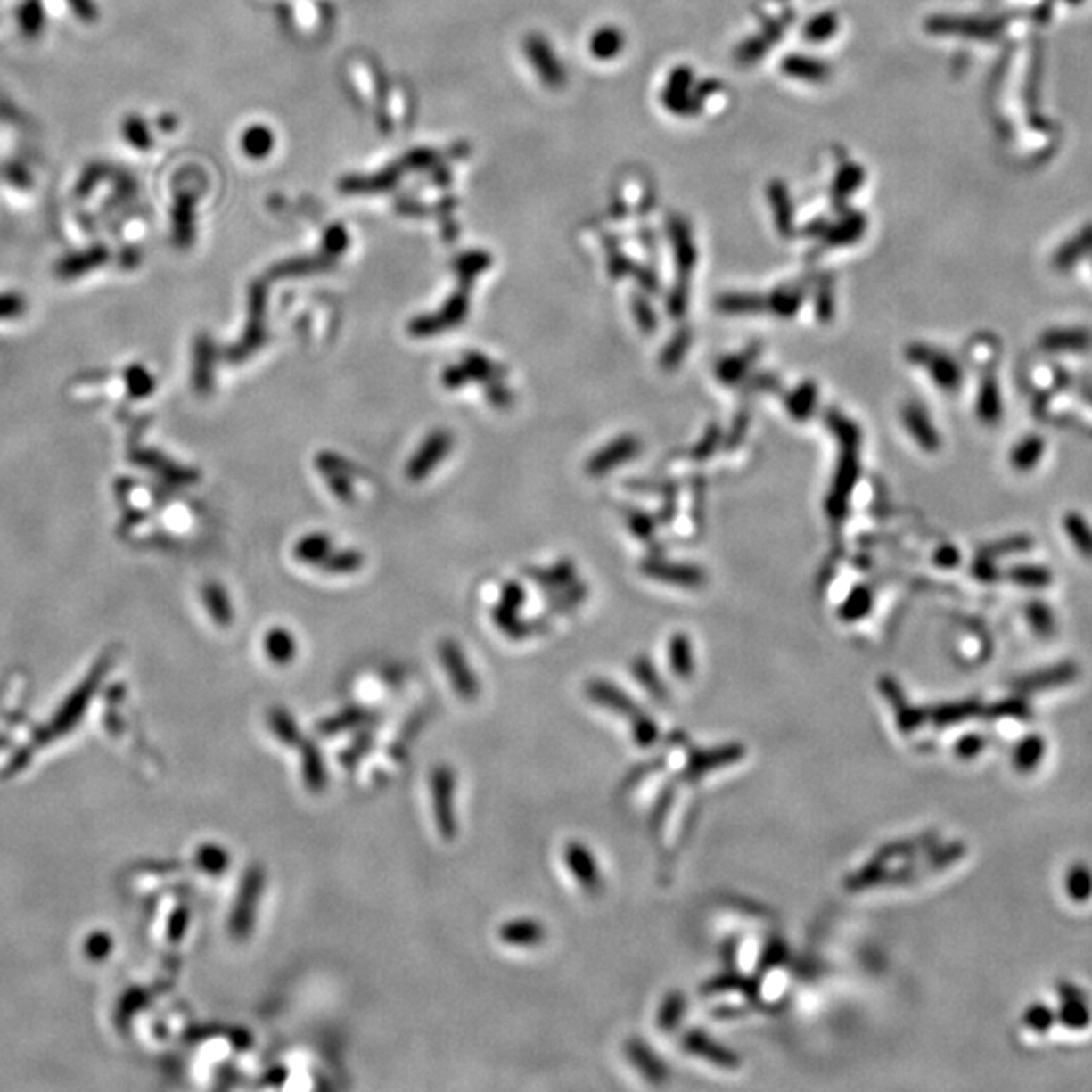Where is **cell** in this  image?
I'll return each mask as SVG.
<instances>
[{
	"label": "cell",
	"mask_w": 1092,
	"mask_h": 1092,
	"mask_svg": "<svg viewBox=\"0 0 1092 1092\" xmlns=\"http://www.w3.org/2000/svg\"><path fill=\"white\" fill-rule=\"evenodd\" d=\"M468 283H462V290L457 293H454L446 304L441 306L439 312L433 314H423L417 316V318H413L409 324H406V330H409V334L413 338H431V336H439L446 333V330H451L459 326L465 320V316L470 312V296H468Z\"/></svg>",
	"instance_id": "cell-1"
},
{
	"label": "cell",
	"mask_w": 1092,
	"mask_h": 1092,
	"mask_svg": "<svg viewBox=\"0 0 1092 1092\" xmlns=\"http://www.w3.org/2000/svg\"><path fill=\"white\" fill-rule=\"evenodd\" d=\"M266 310H267V290L263 283H253L250 291V322L241 341L233 344L227 350V358L231 363L250 358L251 354L261 350V346L267 341V324H266Z\"/></svg>",
	"instance_id": "cell-2"
},
{
	"label": "cell",
	"mask_w": 1092,
	"mask_h": 1092,
	"mask_svg": "<svg viewBox=\"0 0 1092 1092\" xmlns=\"http://www.w3.org/2000/svg\"><path fill=\"white\" fill-rule=\"evenodd\" d=\"M451 447H454V435L447 429H435L425 437V441L406 464V478L411 481H423L449 456Z\"/></svg>",
	"instance_id": "cell-3"
},
{
	"label": "cell",
	"mask_w": 1092,
	"mask_h": 1092,
	"mask_svg": "<svg viewBox=\"0 0 1092 1092\" xmlns=\"http://www.w3.org/2000/svg\"><path fill=\"white\" fill-rule=\"evenodd\" d=\"M439 658L457 694L465 700L476 698L480 694V682L459 644L454 639H443L439 644Z\"/></svg>",
	"instance_id": "cell-4"
},
{
	"label": "cell",
	"mask_w": 1092,
	"mask_h": 1092,
	"mask_svg": "<svg viewBox=\"0 0 1092 1092\" xmlns=\"http://www.w3.org/2000/svg\"><path fill=\"white\" fill-rule=\"evenodd\" d=\"M456 777L447 767H439L431 775V800L435 809V822L439 825L443 838L456 835Z\"/></svg>",
	"instance_id": "cell-5"
},
{
	"label": "cell",
	"mask_w": 1092,
	"mask_h": 1092,
	"mask_svg": "<svg viewBox=\"0 0 1092 1092\" xmlns=\"http://www.w3.org/2000/svg\"><path fill=\"white\" fill-rule=\"evenodd\" d=\"M637 451L639 441L636 437H621V439L609 443L607 447L597 451V454L589 459V464H587V472H589L591 476H601V473H607L609 470L628 462Z\"/></svg>",
	"instance_id": "cell-6"
},
{
	"label": "cell",
	"mask_w": 1092,
	"mask_h": 1092,
	"mask_svg": "<svg viewBox=\"0 0 1092 1092\" xmlns=\"http://www.w3.org/2000/svg\"><path fill=\"white\" fill-rule=\"evenodd\" d=\"M263 883H266V880H263L261 870H251L250 874H247L245 891H243L245 896H241L239 907L235 910V921H233V929H235V932H239V935H247L251 929L253 908L255 905H258V899L261 896Z\"/></svg>",
	"instance_id": "cell-7"
},
{
	"label": "cell",
	"mask_w": 1092,
	"mask_h": 1092,
	"mask_svg": "<svg viewBox=\"0 0 1092 1092\" xmlns=\"http://www.w3.org/2000/svg\"><path fill=\"white\" fill-rule=\"evenodd\" d=\"M564 860L569 862V868L575 874L579 884L591 892L597 891L601 884V874L597 872V866H595L589 850L581 846V843H569L567 852H564Z\"/></svg>",
	"instance_id": "cell-8"
},
{
	"label": "cell",
	"mask_w": 1092,
	"mask_h": 1092,
	"mask_svg": "<svg viewBox=\"0 0 1092 1092\" xmlns=\"http://www.w3.org/2000/svg\"><path fill=\"white\" fill-rule=\"evenodd\" d=\"M462 365L465 368V373H468L470 382H480V385H488V382L494 381H506L508 368L496 363L486 354H481L478 350H470L464 354Z\"/></svg>",
	"instance_id": "cell-9"
},
{
	"label": "cell",
	"mask_w": 1092,
	"mask_h": 1092,
	"mask_svg": "<svg viewBox=\"0 0 1092 1092\" xmlns=\"http://www.w3.org/2000/svg\"><path fill=\"white\" fill-rule=\"evenodd\" d=\"M500 939L506 945L514 947H537L545 940V926L530 918H516L500 929Z\"/></svg>",
	"instance_id": "cell-10"
},
{
	"label": "cell",
	"mask_w": 1092,
	"mask_h": 1092,
	"mask_svg": "<svg viewBox=\"0 0 1092 1092\" xmlns=\"http://www.w3.org/2000/svg\"><path fill=\"white\" fill-rule=\"evenodd\" d=\"M333 553V538L324 532H310L300 538L293 546V556L298 562L304 564H318Z\"/></svg>",
	"instance_id": "cell-11"
},
{
	"label": "cell",
	"mask_w": 1092,
	"mask_h": 1092,
	"mask_svg": "<svg viewBox=\"0 0 1092 1092\" xmlns=\"http://www.w3.org/2000/svg\"><path fill=\"white\" fill-rule=\"evenodd\" d=\"M263 647H266L267 658L274 661L277 666H285L290 664V661L296 658L298 645H296V637L293 634H290L285 628H274L269 629L266 634V642H263Z\"/></svg>",
	"instance_id": "cell-12"
},
{
	"label": "cell",
	"mask_w": 1092,
	"mask_h": 1092,
	"mask_svg": "<svg viewBox=\"0 0 1092 1092\" xmlns=\"http://www.w3.org/2000/svg\"><path fill=\"white\" fill-rule=\"evenodd\" d=\"M318 567L333 575H349L365 567V554L352 548H342V551H333L324 559Z\"/></svg>",
	"instance_id": "cell-13"
},
{
	"label": "cell",
	"mask_w": 1092,
	"mask_h": 1092,
	"mask_svg": "<svg viewBox=\"0 0 1092 1092\" xmlns=\"http://www.w3.org/2000/svg\"><path fill=\"white\" fill-rule=\"evenodd\" d=\"M529 577L545 589H559V587L571 585L572 577H575V567L569 561H561L551 569H530Z\"/></svg>",
	"instance_id": "cell-14"
},
{
	"label": "cell",
	"mask_w": 1092,
	"mask_h": 1092,
	"mask_svg": "<svg viewBox=\"0 0 1092 1092\" xmlns=\"http://www.w3.org/2000/svg\"><path fill=\"white\" fill-rule=\"evenodd\" d=\"M17 22L25 37H39L45 29V9L41 0H22L17 9Z\"/></svg>",
	"instance_id": "cell-15"
},
{
	"label": "cell",
	"mask_w": 1092,
	"mask_h": 1092,
	"mask_svg": "<svg viewBox=\"0 0 1092 1092\" xmlns=\"http://www.w3.org/2000/svg\"><path fill=\"white\" fill-rule=\"evenodd\" d=\"M241 148L250 158H266L274 148V135L263 126H253L241 135Z\"/></svg>",
	"instance_id": "cell-16"
},
{
	"label": "cell",
	"mask_w": 1092,
	"mask_h": 1092,
	"mask_svg": "<svg viewBox=\"0 0 1092 1092\" xmlns=\"http://www.w3.org/2000/svg\"><path fill=\"white\" fill-rule=\"evenodd\" d=\"M205 601L210 615L215 617L218 625H231L233 621V609H231V601L227 597V593L223 591V587L218 585H207L205 587Z\"/></svg>",
	"instance_id": "cell-17"
},
{
	"label": "cell",
	"mask_w": 1092,
	"mask_h": 1092,
	"mask_svg": "<svg viewBox=\"0 0 1092 1092\" xmlns=\"http://www.w3.org/2000/svg\"><path fill=\"white\" fill-rule=\"evenodd\" d=\"M302 771H304V779L312 791H320L324 789V783H326V771H324V763L320 759L318 749L314 747L312 743L306 744V752H304V763H302Z\"/></svg>",
	"instance_id": "cell-18"
},
{
	"label": "cell",
	"mask_w": 1092,
	"mask_h": 1092,
	"mask_svg": "<svg viewBox=\"0 0 1092 1092\" xmlns=\"http://www.w3.org/2000/svg\"><path fill=\"white\" fill-rule=\"evenodd\" d=\"M122 135L127 144L134 146L135 150H148L150 146H152V135H150L146 122L135 114L124 118Z\"/></svg>",
	"instance_id": "cell-19"
},
{
	"label": "cell",
	"mask_w": 1092,
	"mask_h": 1092,
	"mask_svg": "<svg viewBox=\"0 0 1092 1092\" xmlns=\"http://www.w3.org/2000/svg\"><path fill=\"white\" fill-rule=\"evenodd\" d=\"M330 261L320 259V258H302V259H291L285 261L282 266L274 267L271 271V275L274 277H285V275H304V274H316V271L328 269Z\"/></svg>",
	"instance_id": "cell-20"
},
{
	"label": "cell",
	"mask_w": 1092,
	"mask_h": 1092,
	"mask_svg": "<svg viewBox=\"0 0 1092 1092\" xmlns=\"http://www.w3.org/2000/svg\"><path fill=\"white\" fill-rule=\"evenodd\" d=\"M269 727H271V730H274V735L282 743L296 744L300 741V728H298L296 722H293V718L290 717V714L283 710V708H275V710H271V714H269Z\"/></svg>",
	"instance_id": "cell-21"
},
{
	"label": "cell",
	"mask_w": 1092,
	"mask_h": 1092,
	"mask_svg": "<svg viewBox=\"0 0 1092 1092\" xmlns=\"http://www.w3.org/2000/svg\"><path fill=\"white\" fill-rule=\"evenodd\" d=\"M686 1046H688L692 1052L704 1054V1056L712 1058L714 1062H718V1064H722V1066H736V1058L733 1056V1054L727 1052V1050H722V1048H717V1046H712L710 1042L706 1040L704 1036L690 1034L688 1040H686Z\"/></svg>",
	"instance_id": "cell-22"
},
{
	"label": "cell",
	"mask_w": 1092,
	"mask_h": 1092,
	"mask_svg": "<svg viewBox=\"0 0 1092 1092\" xmlns=\"http://www.w3.org/2000/svg\"><path fill=\"white\" fill-rule=\"evenodd\" d=\"M488 266H489V258L486 253H468V255H462V258H457L456 271L462 283L472 285L473 277L481 274L484 269H488Z\"/></svg>",
	"instance_id": "cell-23"
},
{
	"label": "cell",
	"mask_w": 1092,
	"mask_h": 1092,
	"mask_svg": "<svg viewBox=\"0 0 1092 1092\" xmlns=\"http://www.w3.org/2000/svg\"><path fill=\"white\" fill-rule=\"evenodd\" d=\"M905 423H908L910 431H913V435L923 443L924 447H935V441H937L935 433L931 431L929 421H926V417L921 411L915 409V406H908V409H905Z\"/></svg>",
	"instance_id": "cell-24"
},
{
	"label": "cell",
	"mask_w": 1092,
	"mask_h": 1092,
	"mask_svg": "<svg viewBox=\"0 0 1092 1092\" xmlns=\"http://www.w3.org/2000/svg\"><path fill=\"white\" fill-rule=\"evenodd\" d=\"M669 653H672V668L677 676L688 677L692 672V658H690V645L688 639L684 636H676L672 647H669Z\"/></svg>",
	"instance_id": "cell-25"
},
{
	"label": "cell",
	"mask_w": 1092,
	"mask_h": 1092,
	"mask_svg": "<svg viewBox=\"0 0 1092 1092\" xmlns=\"http://www.w3.org/2000/svg\"><path fill=\"white\" fill-rule=\"evenodd\" d=\"M484 395L494 409H508V406L514 405V393L504 381L488 382V385H484Z\"/></svg>",
	"instance_id": "cell-26"
},
{
	"label": "cell",
	"mask_w": 1092,
	"mask_h": 1092,
	"mask_svg": "<svg viewBox=\"0 0 1092 1092\" xmlns=\"http://www.w3.org/2000/svg\"><path fill=\"white\" fill-rule=\"evenodd\" d=\"M324 480H326L328 488L333 489V494L336 496L341 502H352L354 500V486H352V478L349 473L344 472H328L322 473Z\"/></svg>",
	"instance_id": "cell-27"
},
{
	"label": "cell",
	"mask_w": 1092,
	"mask_h": 1092,
	"mask_svg": "<svg viewBox=\"0 0 1092 1092\" xmlns=\"http://www.w3.org/2000/svg\"><path fill=\"white\" fill-rule=\"evenodd\" d=\"M316 468H318L320 473H328V472H344L352 476L354 472H358L354 465L349 462V459L334 454V451H322V454L316 456Z\"/></svg>",
	"instance_id": "cell-28"
},
{
	"label": "cell",
	"mask_w": 1092,
	"mask_h": 1092,
	"mask_svg": "<svg viewBox=\"0 0 1092 1092\" xmlns=\"http://www.w3.org/2000/svg\"><path fill=\"white\" fill-rule=\"evenodd\" d=\"M1068 892L1074 900H1087L1092 892V876L1087 868H1076L1068 876Z\"/></svg>",
	"instance_id": "cell-29"
},
{
	"label": "cell",
	"mask_w": 1092,
	"mask_h": 1092,
	"mask_svg": "<svg viewBox=\"0 0 1092 1092\" xmlns=\"http://www.w3.org/2000/svg\"><path fill=\"white\" fill-rule=\"evenodd\" d=\"M652 571L660 572L658 577L661 579H668V581H676L682 585H694L700 581V579H702L698 571L688 569V567H668V564H660V567H652Z\"/></svg>",
	"instance_id": "cell-30"
},
{
	"label": "cell",
	"mask_w": 1092,
	"mask_h": 1092,
	"mask_svg": "<svg viewBox=\"0 0 1092 1092\" xmlns=\"http://www.w3.org/2000/svg\"><path fill=\"white\" fill-rule=\"evenodd\" d=\"M813 405H816V389H813V385H805V387H801L800 390H797L795 397H793V401H791V405H789L791 415L808 417V415H811Z\"/></svg>",
	"instance_id": "cell-31"
},
{
	"label": "cell",
	"mask_w": 1092,
	"mask_h": 1092,
	"mask_svg": "<svg viewBox=\"0 0 1092 1092\" xmlns=\"http://www.w3.org/2000/svg\"><path fill=\"white\" fill-rule=\"evenodd\" d=\"M524 599H526L524 587L518 581H508L502 587V595H500L498 603L504 607H510V609H518V612H521Z\"/></svg>",
	"instance_id": "cell-32"
},
{
	"label": "cell",
	"mask_w": 1092,
	"mask_h": 1092,
	"mask_svg": "<svg viewBox=\"0 0 1092 1092\" xmlns=\"http://www.w3.org/2000/svg\"><path fill=\"white\" fill-rule=\"evenodd\" d=\"M1040 759H1042V741L1040 739H1030L1018 749V765L1022 767V769H1028V767L1036 765Z\"/></svg>",
	"instance_id": "cell-33"
},
{
	"label": "cell",
	"mask_w": 1092,
	"mask_h": 1092,
	"mask_svg": "<svg viewBox=\"0 0 1092 1092\" xmlns=\"http://www.w3.org/2000/svg\"><path fill=\"white\" fill-rule=\"evenodd\" d=\"M199 352H201V371L197 373V385L201 390H207L210 387V344L207 338H202L199 344Z\"/></svg>",
	"instance_id": "cell-34"
},
{
	"label": "cell",
	"mask_w": 1092,
	"mask_h": 1092,
	"mask_svg": "<svg viewBox=\"0 0 1092 1092\" xmlns=\"http://www.w3.org/2000/svg\"><path fill=\"white\" fill-rule=\"evenodd\" d=\"M441 381H443V385H446L447 389H462L464 385H468V382H470L468 373H465V368H464L462 363L449 365V366L443 368Z\"/></svg>",
	"instance_id": "cell-35"
},
{
	"label": "cell",
	"mask_w": 1092,
	"mask_h": 1092,
	"mask_svg": "<svg viewBox=\"0 0 1092 1092\" xmlns=\"http://www.w3.org/2000/svg\"><path fill=\"white\" fill-rule=\"evenodd\" d=\"M868 605H870V595L864 589H860L858 593H854L852 599L846 603L843 617H846V620H856V617H862L866 612H868Z\"/></svg>",
	"instance_id": "cell-36"
},
{
	"label": "cell",
	"mask_w": 1092,
	"mask_h": 1092,
	"mask_svg": "<svg viewBox=\"0 0 1092 1092\" xmlns=\"http://www.w3.org/2000/svg\"><path fill=\"white\" fill-rule=\"evenodd\" d=\"M346 245H349V237H346L342 227H333L326 233V237H324V250L330 255L344 253Z\"/></svg>",
	"instance_id": "cell-37"
},
{
	"label": "cell",
	"mask_w": 1092,
	"mask_h": 1092,
	"mask_svg": "<svg viewBox=\"0 0 1092 1092\" xmlns=\"http://www.w3.org/2000/svg\"><path fill=\"white\" fill-rule=\"evenodd\" d=\"M67 3H70L71 11L78 14L79 19H84V21L95 19V9H94L92 0H67Z\"/></svg>",
	"instance_id": "cell-38"
},
{
	"label": "cell",
	"mask_w": 1092,
	"mask_h": 1092,
	"mask_svg": "<svg viewBox=\"0 0 1092 1092\" xmlns=\"http://www.w3.org/2000/svg\"><path fill=\"white\" fill-rule=\"evenodd\" d=\"M686 342H688V336H682V338L677 336V341L672 346H669V350L666 352V363H672L674 354H676V360H677V357H682L684 350H686Z\"/></svg>",
	"instance_id": "cell-39"
}]
</instances>
